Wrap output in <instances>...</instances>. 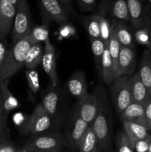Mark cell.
<instances>
[{
    "label": "cell",
    "instance_id": "obj_46",
    "mask_svg": "<svg viewBox=\"0 0 151 152\" xmlns=\"http://www.w3.org/2000/svg\"><path fill=\"white\" fill-rule=\"evenodd\" d=\"M95 152H101V151H100V150H99V149H97Z\"/></svg>",
    "mask_w": 151,
    "mask_h": 152
},
{
    "label": "cell",
    "instance_id": "obj_28",
    "mask_svg": "<svg viewBox=\"0 0 151 152\" xmlns=\"http://www.w3.org/2000/svg\"><path fill=\"white\" fill-rule=\"evenodd\" d=\"M90 39L98 75L100 78H102V59L106 45L101 38Z\"/></svg>",
    "mask_w": 151,
    "mask_h": 152
},
{
    "label": "cell",
    "instance_id": "obj_13",
    "mask_svg": "<svg viewBox=\"0 0 151 152\" xmlns=\"http://www.w3.org/2000/svg\"><path fill=\"white\" fill-rule=\"evenodd\" d=\"M44 43L45 45H44L41 65L44 72L50 77L52 86H57L59 83V79L56 70V49L54 45L50 42V39Z\"/></svg>",
    "mask_w": 151,
    "mask_h": 152
},
{
    "label": "cell",
    "instance_id": "obj_23",
    "mask_svg": "<svg viewBox=\"0 0 151 152\" xmlns=\"http://www.w3.org/2000/svg\"><path fill=\"white\" fill-rule=\"evenodd\" d=\"M98 147V140L93 126H89L84 134L83 135L78 145L79 152H95Z\"/></svg>",
    "mask_w": 151,
    "mask_h": 152
},
{
    "label": "cell",
    "instance_id": "obj_33",
    "mask_svg": "<svg viewBox=\"0 0 151 152\" xmlns=\"http://www.w3.org/2000/svg\"><path fill=\"white\" fill-rule=\"evenodd\" d=\"M150 28H139V29H136V31H135V39L140 44L145 45L147 47L150 45Z\"/></svg>",
    "mask_w": 151,
    "mask_h": 152
},
{
    "label": "cell",
    "instance_id": "obj_32",
    "mask_svg": "<svg viewBox=\"0 0 151 152\" xmlns=\"http://www.w3.org/2000/svg\"><path fill=\"white\" fill-rule=\"evenodd\" d=\"M27 81L30 89L33 94H36L40 88V82L38 74L36 69H27L25 71Z\"/></svg>",
    "mask_w": 151,
    "mask_h": 152
},
{
    "label": "cell",
    "instance_id": "obj_41",
    "mask_svg": "<svg viewBox=\"0 0 151 152\" xmlns=\"http://www.w3.org/2000/svg\"><path fill=\"white\" fill-rule=\"evenodd\" d=\"M58 1H59L61 3L65 4V5L68 7H70L73 2V0H58Z\"/></svg>",
    "mask_w": 151,
    "mask_h": 152
},
{
    "label": "cell",
    "instance_id": "obj_37",
    "mask_svg": "<svg viewBox=\"0 0 151 152\" xmlns=\"http://www.w3.org/2000/svg\"><path fill=\"white\" fill-rule=\"evenodd\" d=\"M17 147L13 144L8 143L7 141L0 142V152H19Z\"/></svg>",
    "mask_w": 151,
    "mask_h": 152
},
{
    "label": "cell",
    "instance_id": "obj_20",
    "mask_svg": "<svg viewBox=\"0 0 151 152\" xmlns=\"http://www.w3.org/2000/svg\"><path fill=\"white\" fill-rule=\"evenodd\" d=\"M124 131L133 143L134 147V143L139 140H147L150 134L149 133L150 130L145 126L137 123H132L127 120H121Z\"/></svg>",
    "mask_w": 151,
    "mask_h": 152
},
{
    "label": "cell",
    "instance_id": "obj_7",
    "mask_svg": "<svg viewBox=\"0 0 151 152\" xmlns=\"http://www.w3.org/2000/svg\"><path fill=\"white\" fill-rule=\"evenodd\" d=\"M131 77H118L112 84V99L117 112L120 114L132 102Z\"/></svg>",
    "mask_w": 151,
    "mask_h": 152
},
{
    "label": "cell",
    "instance_id": "obj_4",
    "mask_svg": "<svg viewBox=\"0 0 151 152\" xmlns=\"http://www.w3.org/2000/svg\"><path fill=\"white\" fill-rule=\"evenodd\" d=\"M67 144L66 138L61 134L44 132L27 140L23 149L30 152H59Z\"/></svg>",
    "mask_w": 151,
    "mask_h": 152
},
{
    "label": "cell",
    "instance_id": "obj_11",
    "mask_svg": "<svg viewBox=\"0 0 151 152\" xmlns=\"http://www.w3.org/2000/svg\"><path fill=\"white\" fill-rule=\"evenodd\" d=\"M130 22L135 29L150 28L151 18L142 0H127Z\"/></svg>",
    "mask_w": 151,
    "mask_h": 152
},
{
    "label": "cell",
    "instance_id": "obj_35",
    "mask_svg": "<svg viewBox=\"0 0 151 152\" xmlns=\"http://www.w3.org/2000/svg\"><path fill=\"white\" fill-rule=\"evenodd\" d=\"M134 150L136 152H150L147 139L139 140L135 142Z\"/></svg>",
    "mask_w": 151,
    "mask_h": 152
},
{
    "label": "cell",
    "instance_id": "obj_2",
    "mask_svg": "<svg viewBox=\"0 0 151 152\" xmlns=\"http://www.w3.org/2000/svg\"><path fill=\"white\" fill-rule=\"evenodd\" d=\"M33 43L30 34L13 42L0 71V81L10 79L25 66L26 55Z\"/></svg>",
    "mask_w": 151,
    "mask_h": 152
},
{
    "label": "cell",
    "instance_id": "obj_14",
    "mask_svg": "<svg viewBox=\"0 0 151 152\" xmlns=\"http://www.w3.org/2000/svg\"><path fill=\"white\" fill-rule=\"evenodd\" d=\"M15 15L16 7L7 0H0V39L12 31Z\"/></svg>",
    "mask_w": 151,
    "mask_h": 152
},
{
    "label": "cell",
    "instance_id": "obj_42",
    "mask_svg": "<svg viewBox=\"0 0 151 152\" xmlns=\"http://www.w3.org/2000/svg\"><path fill=\"white\" fill-rule=\"evenodd\" d=\"M7 1H8L10 3H11V4H13V5H14L15 7L17 5L18 2H19V0H7Z\"/></svg>",
    "mask_w": 151,
    "mask_h": 152
},
{
    "label": "cell",
    "instance_id": "obj_25",
    "mask_svg": "<svg viewBox=\"0 0 151 152\" xmlns=\"http://www.w3.org/2000/svg\"><path fill=\"white\" fill-rule=\"evenodd\" d=\"M102 79L104 83L107 86L113 84V63L110 55L108 44L105 46V51L102 59Z\"/></svg>",
    "mask_w": 151,
    "mask_h": 152
},
{
    "label": "cell",
    "instance_id": "obj_24",
    "mask_svg": "<svg viewBox=\"0 0 151 152\" xmlns=\"http://www.w3.org/2000/svg\"><path fill=\"white\" fill-rule=\"evenodd\" d=\"M9 82L10 79L0 81V95L2 99L4 110L7 115L10 111L18 106L17 99L13 96L8 88Z\"/></svg>",
    "mask_w": 151,
    "mask_h": 152
},
{
    "label": "cell",
    "instance_id": "obj_34",
    "mask_svg": "<svg viewBox=\"0 0 151 152\" xmlns=\"http://www.w3.org/2000/svg\"><path fill=\"white\" fill-rule=\"evenodd\" d=\"M80 9L84 11H92L97 7L96 0H76Z\"/></svg>",
    "mask_w": 151,
    "mask_h": 152
},
{
    "label": "cell",
    "instance_id": "obj_44",
    "mask_svg": "<svg viewBox=\"0 0 151 152\" xmlns=\"http://www.w3.org/2000/svg\"><path fill=\"white\" fill-rule=\"evenodd\" d=\"M148 144H149V151L151 152V135L147 138Z\"/></svg>",
    "mask_w": 151,
    "mask_h": 152
},
{
    "label": "cell",
    "instance_id": "obj_8",
    "mask_svg": "<svg viewBox=\"0 0 151 152\" xmlns=\"http://www.w3.org/2000/svg\"><path fill=\"white\" fill-rule=\"evenodd\" d=\"M43 19L47 22H56L59 25L68 22V8L58 0H39Z\"/></svg>",
    "mask_w": 151,
    "mask_h": 152
},
{
    "label": "cell",
    "instance_id": "obj_39",
    "mask_svg": "<svg viewBox=\"0 0 151 152\" xmlns=\"http://www.w3.org/2000/svg\"><path fill=\"white\" fill-rule=\"evenodd\" d=\"M9 136H10V132L7 127V124L0 122V142L7 141Z\"/></svg>",
    "mask_w": 151,
    "mask_h": 152
},
{
    "label": "cell",
    "instance_id": "obj_38",
    "mask_svg": "<svg viewBox=\"0 0 151 152\" xmlns=\"http://www.w3.org/2000/svg\"><path fill=\"white\" fill-rule=\"evenodd\" d=\"M7 49L5 45L4 44L2 41L0 39V71H1V68H2L3 65L5 61L6 56H7Z\"/></svg>",
    "mask_w": 151,
    "mask_h": 152
},
{
    "label": "cell",
    "instance_id": "obj_21",
    "mask_svg": "<svg viewBox=\"0 0 151 152\" xmlns=\"http://www.w3.org/2000/svg\"><path fill=\"white\" fill-rule=\"evenodd\" d=\"M139 74L151 97V54L149 50H144Z\"/></svg>",
    "mask_w": 151,
    "mask_h": 152
},
{
    "label": "cell",
    "instance_id": "obj_16",
    "mask_svg": "<svg viewBox=\"0 0 151 152\" xmlns=\"http://www.w3.org/2000/svg\"><path fill=\"white\" fill-rule=\"evenodd\" d=\"M67 90L73 96L81 99L87 94V83L84 71H77L67 82Z\"/></svg>",
    "mask_w": 151,
    "mask_h": 152
},
{
    "label": "cell",
    "instance_id": "obj_40",
    "mask_svg": "<svg viewBox=\"0 0 151 152\" xmlns=\"http://www.w3.org/2000/svg\"><path fill=\"white\" fill-rule=\"evenodd\" d=\"M7 114H6L5 110H4V105H3L2 99H1V95H0V122L4 124H7Z\"/></svg>",
    "mask_w": 151,
    "mask_h": 152
},
{
    "label": "cell",
    "instance_id": "obj_19",
    "mask_svg": "<svg viewBox=\"0 0 151 152\" xmlns=\"http://www.w3.org/2000/svg\"><path fill=\"white\" fill-rule=\"evenodd\" d=\"M131 95L132 102L142 105H144L150 97L147 89L141 80L139 72L131 77Z\"/></svg>",
    "mask_w": 151,
    "mask_h": 152
},
{
    "label": "cell",
    "instance_id": "obj_47",
    "mask_svg": "<svg viewBox=\"0 0 151 152\" xmlns=\"http://www.w3.org/2000/svg\"><path fill=\"white\" fill-rule=\"evenodd\" d=\"M149 2H150V6H151V0H149Z\"/></svg>",
    "mask_w": 151,
    "mask_h": 152
},
{
    "label": "cell",
    "instance_id": "obj_30",
    "mask_svg": "<svg viewBox=\"0 0 151 152\" xmlns=\"http://www.w3.org/2000/svg\"><path fill=\"white\" fill-rule=\"evenodd\" d=\"M30 36L34 43H41V42H45L49 39L48 27L47 25L34 27L31 30Z\"/></svg>",
    "mask_w": 151,
    "mask_h": 152
},
{
    "label": "cell",
    "instance_id": "obj_15",
    "mask_svg": "<svg viewBox=\"0 0 151 152\" xmlns=\"http://www.w3.org/2000/svg\"><path fill=\"white\" fill-rule=\"evenodd\" d=\"M136 65L135 48L121 46L118 62V77L131 76Z\"/></svg>",
    "mask_w": 151,
    "mask_h": 152
},
{
    "label": "cell",
    "instance_id": "obj_45",
    "mask_svg": "<svg viewBox=\"0 0 151 152\" xmlns=\"http://www.w3.org/2000/svg\"><path fill=\"white\" fill-rule=\"evenodd\" d=\"M19 152H30V151H26V150H25V149H22V150H19Z\"/></svg>",
    "mask_w": 151,
    "mask_h": 152
},
{
    "label": "cell",
    "instance_id": "obj_3",
    "mask_svg": "<svg viewBox=\"0 0 151 152\" xmlns=\"http://www.w3.org/2000/svg\"><path fill=\"white\" fill-rule=\"evenodd\" d=\"M41 103L53 119L56 127L65 121L69 113L67 99L60 88L52 86L44 94Z\"/></svg>",
    "mask_w": 151,
    "mask_h": 152
},
{
    "label": "cell",
    "instance_id": "obj_18",
    "mask_svg": "<svg viewBox=\"0 0 151 152\" xmlns=\"http://www.w3.org/2000/svg\"><path fill=\"white\" fill-rule=\"evenodd\" d=\"M112 29L119 42L121 46L135 48L134 39L130 28L127 26V22L121 21L111 20Z\"/></svg>",
    "mask_w": 151,
    "mask_h": 152
},
{
    "label": "cell",
    "instance_id": "obj_9",
    "mask_svg": "<svg viewBox=\"0 0 151 152\" xmlns=\"http://www.w3.org/2000/svg\"><path fill=\"white\" fill-rule=\"evenodd\" d=\"M53 126L56 125L53 119L40 102L35 107L28 119V131L33 135H36L47 132Z\"/></svg>",
    "mask_w": 151,
    "mask_h": 152
},
{
    "label": "cell",
    "instance_id": "obj_10",
    "mask_svg": "<svg viewBox=\"0 0 151 152\" xmlns=\"http://www.w3.org/2000/svg\"><path fill=\"white\" fill-rule=\"evenodd\" d=\"M99 13L109 16L112 20L130 22L127 0H101Z\"/></svg>",
    "mask_w": 151,
    "mask_h": 152
},
{
    "label": "cell",
    "instance_id": "obj_6",
    "mask_svg": "<svg viewBox=\"0 0 151 152\" xmlns=\"http://www.w3.org/2000/svg\"><path fill=\"white\" fill-rule=\"evenodd\" d=\"M32 28V16L28 0H19L11 31L12 42H14L28 36Z\"/></svg>",
    "mask_w": 151,
    "mask_h": 152
},
{
    "label": "cell",
    "instance_id": "obj_31",
    "mask_svg": "<svg viewBox=\"0 0 151 152\" xmlns=\"http://www.w3.org/2000/svg\"><path fill=\"white\" fill-rule=\"evenodd\" d=\"M100 38L105 42V45L109 44L112 31V23L105 15L100 14Z\"/></svg>",
    "mask_w": 151,
    "mask_h": 152
},
{
    "label": "cell",
    "instance_id": "obj_17",
    "mask_svg": "<svg viewBox=\"0 0 151 152\" xmlns=\"http://www.w3.org/2000/svg\"><path fill=\"white\" fill-rule=\"evenodd\" d=\"M120 120H127L145 126L148 129L144 114V107L142 104L131 102L120 114Z\"/></svg>",
    "mask_w": 151,
    "mask_h": 152
},
{
    "label": "cell",
    "instance_id": "obj_29",
    "mask_svg": "<svg viewBox=\"0 0 151 152\" xmlns=\"http://www.w3.org/2000/svg\"><path fill=\"white\" fill-rule=\"evenodd\" d=\"M115 142L118 152H133L134 147L124 131L120 132L117 134Z\"/></svg>",
    "mask_w": 151,
    "mask_h": 152
},
{
    "label": "cell",
    "instance_id": "obj_12",
    "mask_svg": "<svg viewBox=\"0 0 151 152\" xmlns=\"http://www.w3.org/2000/svg\"><path fill=\"white\" fill-rule=\"evenodd\" d=\"M76 106L81 118L90 126H92L99 108L97 94L87 93L84 97L79 99Z\"/></svg>",
    "mask_w": 151,
    "mask_h": 152
},
{
    "label": "cell",
    "instance_id": "obj_43",
    "mask_svg": "<svg viewBox=\"0 0 151 152\" xmlns=\"http://www.w3.org/2000/svg\"><path fill=\"white\" fill-rule=\"evenodd\" d=\"M150 45L149 46H148V50H149V51L150 52V54H151V27H150Z\"/></svg>",
    "mask_w": 151,
    "mask_h": 152
},
{
    "label": "cell",
    "instance_id": "obj_5",
    "mask_svg": "<svg viewBox=\"0 0 151 152\" xmlns=\"http://www.w3.org/2000/svg\"><path fill=\"white\" fill-rule=\"evenodd\" d=\"M65 125V138L72 149H78V145L90 125L81 117L76 105L68 114Z\"/></svg>",
    "mask_w": 151,
    "mask_h": 152
},
{
    "label": "cell",
    "instance_id": "obj_27",
    "mask_svg": "<svg viewBox=\"0 0 151 152\" xmlns=\"http://www.w3.org/2000/svg\"><path fill=\"white\" fill-rule=\"evenodd\" d=\"M112 28V27H111ZM120 45L119 42L117 39L113 31H111V36L110 39L109 44H108V48H109L110 55L111 60L113 63V80L118 77V56H119L120 52Z\"/></svg>",
    "mask_w": 151,
    "mask_h": 152
},
{
    "label": "cell",
    "instance_id": "obj_22",
    "mask_svg": "<svg viewBox=\"0 0 151 152\" xmlns=\"http://www.w3.org/2000/svg\"><path fill=\"white\" fill-rule=\"evenodd\" d=\"M44 54L41 43H33L28 50L25 61V66L27 69H35L39 64H41Z\"/></svg>",
    "mask_w": 151,
    "mask_h": 152
},
{
    "label": "cell",
    "instance_id": "obj_26",
    "mask_svg": "<svg viewBox=\"0 0 151 152\" xmlns=\"http://www.w3.org/2000/svg\"><path fill=\"white\" fill-rule=\"evenodd\" d=\"M90 39L100 38V15L85 16L81 20Z\"/></svg>",
    "mask_w": 151,
    "mask_h": 152
},
{
    "label": "cell",
    "instance_id": "obj_36",
    "mask_svg": "<svg viewBox=\"0 0 151 152\" xmlns=\"http://www.w3.org/2000/svg\"><path fill=\"white\" fill-rule=\"evenodd\" d=\"M144 107L148 129L151 132V97H150V99L147 101L146 103L144 105Z\"/></svg>",
    "mask_w": 151,
    "mask_h": 152
},
{
    "label": "cell",
    "instance_id": "obj_1",
    "mask_svg": "<svg viewBox=\"0 0 151 152\" xmlns=\"http://www.w3.org/2000/svg\"><path fill=\"white\" fill-rule=\"evenodd\" d=\"M96 94L99 98V108L92 126L97 137L99 149L101 152H110L112 144V120L110 110L107 103L106 94L103 88H99Z\"/></svg>",
    "mask_w": 151,
    "mask_h": 152
}]
</instances>
